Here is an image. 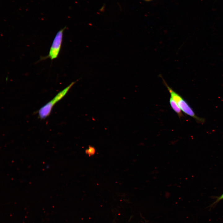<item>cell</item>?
<instances>
[{"instance_id":"6da1fadb","label":"cell","mask_w":223,"mask_h":223,"mask_svg":"<svg viewBox=\"0 0 223 223\" xmlns=\"http://www.w3.org/2000/svg\"><path fill=\"white\" fill-rule=\"evenodd\" d=\"M162 79L164 85L167 87L170 94L171 97L176 102L181 110L184 113L195 119L196 120L202 123L204 122V119L196 116L192 109L187 103L179 94L174 91L167 84L165 81L162 78Z\"/></svg>"},{"instance_id":"7a4b0ae2","label":"cell","mask_w":223,"mask_h":223,"mask_svg":"<svg viewBox=\"0 0 223 223\" xmlns=\"http://www.w3.org/2000/svg\"><path fill=\"white\" fill-rule=\"evenodd\" d=\"M76 82H72L69 85L57 94L52 99L40 108L38 111V114L40 119H45L50 115L55 104L66 95Z\"/></svg>"},{"instance_id":"3957f363","label":"cell","mask_w":223,"mask_h":223,"mask_svg":"<svg viewBox=\"0 0 223 223\" xmlns=\"http://www.w3.org/2000/svg\"><path fill=\"white\" fill-rule=\"evenodd\" d=\"M66 28L65 27L57 33L50 48L49 54L45 58H49L51 60H53L58 57L61 47L63 32Z\"/></svg>"},{"instance_id":"277c9868","label":"cell","mask_w":223,"mask_h":223,"mask_svg":"<svg viewBox=\"0 0 223 223\" xmlns=\"http://www.w3.org/2000/svg\"><path fill=\"white\" fill-rule=\"evenodd\" d=\"M170 104L174 111L177 114L179 117H181L183 116L181 110L175 100L170 97L169 99Z\"/></svg>"},{"instance_id":"5b68a950","label":"cell","mask_w":223,"mask_h":223,"mask_svg":"<svg viewBox=\"0 0 223 223\" xmlns=\"http://www.w3.org/2000/svg\"><path fill=\"white\" fill-rule=\"evenodd\" d=\"M223 199V193L220 196L218 197L215 201L212 204H214L218 202L220 200Z\"/></svg>"},{"instance_id":"8992f818","label":"cell","mask_w":223,"mask_h":223,"mask_svg":"<svg viewBox=\"0 0 223 223\" xmlns=\"http://www.w3.org/2000/svg\"><path fill=\"white\" fill-rule=\"evenodd\" d=\"M146 0V1H149V0Z\"/></svg>"}]
</instances>
